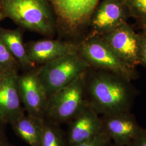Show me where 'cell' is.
Returning <instances> with one entry per match:
<instances>
[{"instance_id": "obj_1", "label": "cell", "mask_w": 146, "mask_h": 146, "mask_svg": "<svg viewBox=\"0 0 146 146\" xmlns=\"http://www.w3.org/2000/svg\"><path fill=\"white\" fill-rule=\"evenodd\" d=\"M137 93L131 81L114 73L89 68L86 74V101L100 116L131 111Z\"/></svg>"}, {"instance_id": "obj_2", "label": "cell", "mask_w": 146, "mask_h": 146, "mask_svg": "<svg viewBox=\"0 0 146 146\" xmlns=\"http://www.w3.org/2000/svg\"><path fill=\"white\" fill-rule=\"evenodd\" d=\"M1 11L16 25L46 36L58 29L56 20L45 0H0Z\"/></svg>"}, {"instance_id": "obj_3", "label": "cell", "mask_w": 146, "mask_h": 146, "mask_svg": "<svg viewBox=\"0 0 146 146\" xmlns=\"http://www.w3.org/2000/svg\"><path fill=\"white\" fill-rule=\"evenodd\" d=\"M87 71L49 96L44 120L60 125L68 123L82 110L87 104L85 94Z\"/></svg>"}, {"instance_id": "obj_4", "label": "cell", "mask_w": 146, "mask_h": 146, "mask_svg": "<svg viewBox=\"0 0 146 146\" xmlns=\"http://www.w3.org/2000/svg\"><path fill=\"white\" fill-rule=\"evenodd\" d=\"M78 52L90 68L110 72L130 81L138 78L135 68L122 60L100 36L84 38L78 43Z\"/></svg>"}, {"instance_id": "obj_5", "label": "cell", "mask_w": 146, "mask_h": 146, "mask_svg": "<svg viewBox=\"0 0 146 146\" xmlns=\"http://www.w3.org/2000/svg\"><path fill=\"white\" fill-rule=\"evenodd\" d=\"M90 68L78 51L45 63L36 69L48 96L70 84Z\"/></svg>"}, {"instance_id": "obj_6", "label": "cell", "mask_w": 146, "mask_h": 146, "mask_svg": "<svg viewBox=\"0 0 146 146\" xmlns=\"http://www.w3.org/2000/svg\"><path fill=\"white\" fill-rule=\"evenodd\" d=\"M101 0H52L58 29L63 34L76 36L87 26Z\"/></svg>"}, {"instance_id": "obj_7", "label": "cell", "mask_w": 146, "mask_h": 146, "mask_svg": "<svg viewBox=\"0 0 146 146\" xmlns=\"http://www.w3.org/2000/svg\"><path fill=\"white\" fill-rule=\"evenodd\" d=\"M17 84L21 102L27 114L44 120L49 96L36 69L19 75Z\"/></svg>"}, {"instance_id": "obj_8", "label": "cell", "mask_w": 146, "mask_h": 146, "mask_svg": "<svg viewBox=\"0 0 146 146\" xmlns=\"http://www.w3.org/2000/svg\"><path fill=\"white\" fill-rule=\"evenodd\" d=\"M131 17L123 0H102L94 11L89 26V35L101 36L127 23Z\"/></svg>"}, {"instance_id": "obj_9", "label": "cell", "mask_w": 146, "mask_h": 146, "mask_svg": "<svg viewBox=\"0 0 146 146\" xmlns=\"http://www.w3.org/2000/svg\"><path fill=\"white\" fill-rule=\"evenodd\" d=\"M100 36L111 50L132 68L141 64L139 34L125 23Z\"/></svg>"}, {"instance_id": "obj_10", "label": "cell", "mask_w": 146, "mask_h": 146, "mask_svg": "<svg viewBox=\"0 0 146 146\" xmlns=\"http://www.w3.org/2000/svg\"><path fill=\"white\" fill-rule=\"evenodd\" d=\"M100 116L102 130L119 146H129L142 129L131 111Z\"/></svg>"}, {"instance_id": "obj_11", "label": "cell", "mask_w": 146, "mask_h": 146, "mask_svg": "<svg viewBox=\"0 0 146 146\" xmlns=\"http://www.w3.org/2000/svg\"><path fill=\"white\" fill-rule=\"evenodd\" d=\"M68 123L66 133L68 146L87 141L102 131L101 116L88 104Z\"/></svg>"}, {"instance_id": "obj_12", "label": "cell", "mask_w": 146, "mask_h": 146, "mask_svg": "<svg viewBox=\"0 0 146 146\" xmlns=\"http://www.w3.org/2000/svg\"><path fill=\"white\" fill-rule=\"evenodd\" d=\"M25 44L28 58L35 67L78 51V43L58 40L43 39Z\"/></svg>"}, {"instance_id": "obj_13", "label": "cell", "mask_w": 146, "mask_h": 146, "mask_svg": "<svg viewBox=\"0 0 146 146\" xmlns=\"http://www.w3.org/2000/svg\"><path fill=\"white\" fill-rule=\"evenodd\" d=\"M18 72H8L0 86V121L5 125L25 113L18 89Z\"/></svg>"}, {"instance_id": "obj_14", "label": "cell", "mask_w": 146, "mask_h": 146, "mask_svg": "<svg viewBox=\"0 0 146 146\" xmlns=\"http://www.w3.org/2000/svg\"><path fill=\"white\" fill-rule=\"evenodd\" d=\"M44 120L24 113L9 124L15 134L29 146H39Z\"/></svg>"}, {"instance_id": "obj_15", "label": "cell", "mask_w": 146, "mask_h": 146, "mask_svg": "<svg viewBox=\"0 0 146 146\" xmlns=\"http://www.w3.org/2000/svg\"><path fill=\"white\" fill-rule=\"evenodd\" d=\"M0 39L15 58L20 68L26 72L35 67L28 58L25 43L19 29L13 30L0 27Z\"/></svg>"}, {"instance_id": "obj_16", "label": "cell", "mask_w": 146, "mask_h": 146, "mask_svg": "<svg viewBox=\"0 0 146 146\" xmlns=\"http://www.w3.org/2000/svg\"><path fill=\"white\" fill-rule=\"evenodd\" d=\"M39 146H68L66 133L60 125L44 120Z\"/></svg>"}, {"instance_id": "obj_17", "label": "cell", "mask_w": 146, "mask_h": 146, "mask_svg": "<svg viewBox=\"0 0 146 146\" xmlns=\"http://www.w3.org/2000/svg\"><path fill=\"white\" fill-rule=\"evenodd\" d=\"M130 16L137 22L144 33H146V0H123Z\"/></svg>"}, {"instance_id": "obj_18", "label": "cell", "mask_w": 146, "mask_h": 146, "mask_svg": "<svg viewBox=\"0 0 146 146\" xmlns=\"http://www.w3.org/2000/svg\"><path fill=\"white\" fill-rule=\"evenodd\" d=\"M20 68L4 43L0 39V69L6 72L16 71Z\"/></svg>"}, {"instance_id": "obj_19", "label": "cell", "mask_w": 146, "mask_h": 146, "mask_svg": "<svg viewBox=\"0 0 146 146\" xmlns=\"http://www.w3.org/2000/svg\"><path fill=\"white\" fill-rule=\"evenodd\" d=\"M111 142L110 137L102 130L92 139L74 146H108Z\"/></svg>"}, {"instance_id": "obj_20", "label": "cell", "mask_w": 146, "mask_h": 146, "mask_svg": "<svg viewBox=\"0 0 146 146\" xmlns=\"http://www.w3.org/2000/svg\"><path fill=\"white\" fill-rule=\"evenodd\" d=\"M139 37L140 62L146 67V33L139 34Z\"/></svg>"}, {"instance_id": "obj_21", "label": "cell", "mask_w": 146, "mask_h": 146, "mask_svg": "<svg viewBox=\"0 0 146 146\" xmlns=\"http://www.w3.org/2000/svg\"><path fill=\"white\" fill-rule=\"evenodd\" d=\"M129 146H146V128H142L138 135Z\"/></svg>"}, {"instance_id": "obj_22", "label": "cell", "mask_w": 146, "mask_h": 146, "mask_svg": "<svg viewBox=\"0 0 146 146\" xmlns=\"http://www.w3.org/2000/svg\"><path fill=\"white\" fill-rule=\"evenodd\" d=\"M4 125L0 121V140H5L7 139L5 135V132L4 129Z\"/></svg>"}, {"instance_id": "obj_23", "label": "cell", "mask_w": 146, "mask_h": 146, "mask_svg": "<svg viewBox=\"0 0 146 146\" xmlns=\"http://www.w3.org/2000/svg\"><path fill=\"white\" fill-rule=\"evenodd\" d=\"M7 73L8 72H5L4 70H3L0 69V86L1 85V84H2L3 80H4V78L5 77V74Z\"/></svg>"}, {"instance_id": "obj_24", "label": "cell", "mask_w": 146, "mask_h": 146, "mask_svg": "<svg viewBox=\"0 0 146 146\" xmlns=\"http://www.w3.org/2000/svg\"><path fill=\"white\" fill-rule=\"evenodd\" d=\"M0 146H15L11 144L9 142H8L7 140H0Z\"/></svg>"}, {"instance_id": "obj_25", "label": "cell", "mask_w": 146, "mask_h": 146, "mask_svg": "<svg viewBox=\"0 0 146 146\" xmlns=\"http://www.w3.org/2000/svg\"><path fill=\"white\" fill-rule=\"evenodd\" d=\"M3 19H5V17L3 15V14L1 13V11H0V22L2 21Z\"/></svg>"}, {"instance_id": "obj_26", "label": "cell", "mask_w": 146, "mask_h": 146, "mask_svg": "<svg viewBox=\"0 0 146 146\" xmlns=\"http://www.w3.org/2000/svg\"><path fill=\"white\" fill-rule=\"evenodd\" d=\"M108 146H119V145H116L115 143H113V142H111L110 143V145Z\"/></svg>"}, {"instance_id": "obj_27", "label": "cell", "mask_w": 146, "mask_h": 146, "mask_svg": "<svg viewBox=\"0 0 146 146\" xmlns=\"http://www.w3.org/2000/svg\"><path fill=\"white\" fill-rule=\"evenodd\" d=\"M0 11H1V5H0Z\"/></svg>"}]
</instances>
